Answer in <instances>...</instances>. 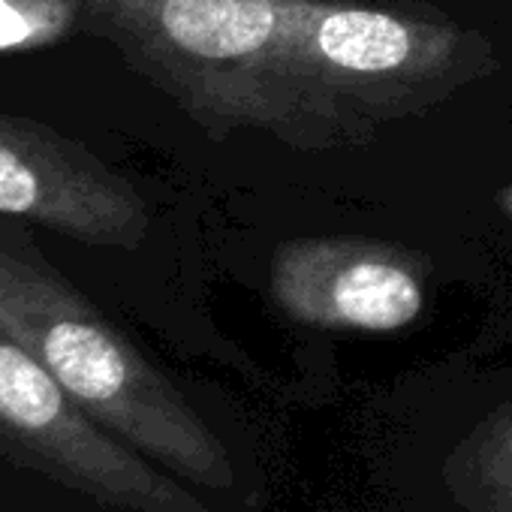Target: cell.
I'll list each match as a JSON object with an SVG mask.
<instances>
[{"mask_svg": "<svg viewBox=\"0 0 512 512\" xmlns=\"http://www.w3.org/2000/svg\"><path fill=\"white\" fill-rule=\"evenodd\" d=\"M85 31L205 124H356L437 88L461 37L323 0H85Z\"/></svg>", "mask_w": 512, "mask_h": 512, "instance_id": "cell-1", "label": "cell"}, {"mask_svg": "<svg viewBox=\"0 0 512 512\" xmlns=\"http://www.w3.org/2000/svg\"><path fill=\"white\" fill-rule=\"evenodd\" d=\"M0 332L91 419L166 473L214 494L238 488L217 431L49 260L31 223L7 214H0Z\"/></svg>", "mask_w": 512, "mask_h": 512, "instance_id": "cell-2", "label": "cell"}, {"mask_svg": "<svg viewBox=\"0 0 512 512\" xmlns=\"http://www.w3.org/2000/svg\"><path fill=\"white\" fill-rule=\"evenodd\" d=\"M0 440L64 485L127 512H214L178 476L91 419L0 332Z\"/></svg>", "mask_w": 512, "mask_h": 512, "instance_id": "cell-3", "label": "cell"}, {"mask_svg": "<svg viewBox=\"0 0 512 512\" xmlns=\"http://www.w3.org/2000/svg\"><path fill=\"white\" fill-rule=\"evenodd\" d=\"M0 214L88 247L133 250L148 232L139 190L55 127L0 112Z\"/></svg>", "mask_w": 512, "mask_h": 512, "instance_id": "cell-4", "label": "cell"}, {"mask_svg": "<svg viewBox=\"0 0 512 512\" xmlns=\"http://www.w3.org/2000/svg\"><path fill=\"white\" fill-rule=\"evenodd\" d=\"M272 299L299 323L350 332H398L425 302L404 253L380 241L308 238L272 260Z\"/></svg>", "mask_w": 512, "mask_h": 512, "instance_id": "cell-5", "label": "cell"}, {"mask_svg": "<svg viewBox=\"0 0 512 512\" xmlns=\"http://www.w3.org/2000/svg\"><path fill=\"white\" fill-rule=\"evenodd\" d=\"M461 491L482 512H512V404L464 443Z\"/></svg>", "mask_w": 512, "mask_h": 512, "instance_id": "cell-6", "label": "cell"}, {"mask_svg": "<svg viewBox=\"0 0 512 512\" xmlns=\"http://www.w3.org/2000/svg\"><path fill=\"white\" fill-rule=\"evenodd\" d=\"M85 31V0H0V55H31Z\"/></svg>", "mask_w": 512, "mask_h": 512, "instance_id": "cell-7", "label": "cell"}, {"mask_svg": "<svg viewBox=\"0 0 512 512\" xmlns=\"http://www.w3.org/2000/svg\"><path fill=\"white\" fill-rule=\"evenodd\" d=\"M500 205H503V208H506V214L512 217V187L500 193Z\"/></svg>", "mask_w": 512, "mask_h": 512, "instance_id": "cell-8", "label": "cell"}]
</instances>
